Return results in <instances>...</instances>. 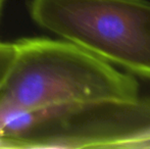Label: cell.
<instances>
[{
    "label": "cell",
    "mask_w": 150,
    "mask_h": 149,
    "mask_svg": "<svg viewBox=\"0 0 150 149\" xmlns=\"http://www.w3.org/2000/svg\"><path fill=\"white\" fill-rule=\"evenodd\" d=\"M4 1H5V0H0V12H1V9H2V6H3V4H4Z\"/></svg>",
    "instance_id": "5"
},
{
    "label": "cell",
    "mask_w": 150,
    "mask_h": 149,
    "mask_svg": "<svg viewBox=\"0 0 150 149\" xmlns=\"http://www.w3.org/2000/svg\"><path fill=\"white\" fill-rule=\"evenodd\" d=\"M29 12L41 28L150 80L148 0H31Z\"/></svg>",
    "instance_id": "2"
},
{
    "label": "cell",
    "mask_w": 150,
    "mask_h": 149,
    "mask_svg": "<svg viewBox=\"0 0 150 149\" xmlns=\"http://www.w3.org/2000/svg\"><path fill=\"white\" fill-rule=\"evenodd\" d=\"M0 86V112L139 96L130 74L67 40L23 38Z\"/></svg>",
    "instance_id": "1"
},
{
    "label": "cell",
    "mask_w": 150,
    "mask_h": 149,
    "mask_svg": "<svg viewBox=\"0 0 150 149\" xmlns=\"http://www.w3.org/2000/svg\"><path fill=\"white\" fill-rule=\"evenodd\" d=\"M10 131L24 148H150V98H110L21 110Z\"/></svg>",
    "instance_id": "3"
},
{
    "label": "cell",
    "mask_w": 150,
    "mask_h": 149,
    "mask_svg": "<svg viewBox=\"0 0 150 149\" xmlns=\"http://www.w3.org/2000/svg\"><path fill=\"white\" fill-rule=\"evenodd\" d=\"M16 55V47L14 42L0 41V86L3 84Z\"/></svg>",
    "instance_id": "4"
}]
</instances>
